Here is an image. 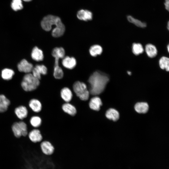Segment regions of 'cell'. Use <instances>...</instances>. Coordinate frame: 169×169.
Returning <instances> with one entry per match:
<instances>
[{"label":"cell","mask_w":169,"mask_h":169,"mask_svg":"<svg viewBox=\"0 0 169 169\" xmlns=\"http://www.w3.org/2000/svg\"><path fill=\"white\" fill-rule=\"evenodd\" d=\"M110 80L109 76L99 71H96L90 76L88 82L90 93L93 95L100 94L104 90Z\"/></svg>","instance_id":"cell-1"},{"label":"cell","mask_w":169,"mask_h":169,"mask_svg":"<svg viewBox=\"0 0 169 169\" xmlns=\"http://www.w3.org/2000/svg\"><path fill=\"white\" fill-rule=\"evenodd\" d=\"M41 25L44 30L50 31L53 25L56 26L52 32V35L54 37H60L63 35L65 31V27L60 18L52 15H48L42 20Z\"/></svg>","instance_id":"cell-2"},{"label":"cell","mask_w":169,"mask_h":169,"mask_svg":"<svg viewBox=\"0 0 169 169\" xmlns=\"http://www.w3.org/2000/svg\"><path fill=\"white\" fill-rule=\"evenodd\" d=\"M40 84L39 79L34 77L32 74L27 73L23 78L21 86L25 91H31L35 90Z\"/></svg>","instance_id":"cell-3"},{"label":"cell","mask_w":169,"mask_h":169,"mask_svg":"<svg viewBox=\"0 0 169 169\" xmlns=\"http://www.w3.org/2000/svg\"><path fill=\"white\" fill-rule=\"evenodd\" d=\"M73 89L76 95L80 100H88L90 93L84 83L79 81H76L73 84Z\"/></svg>","instance_id":"cell-4"},{"label":"cell","mask_w":169,"mask_h":169,"mask_svg":"<svg viewBox=\"0 0 169 169\" xmlns=\"http://www.w3.org/2000/svg\"><path fill=\"white\" fill-rule=\"evenodd\" d=\"M14 136L19 138L21 136H26L28 135V127L26 124L23 121L14 122L11 127Z\"/></svg>","instance_id":"cell-5"},{"label":"cell","mask_w":169,"mask_h":169,"mask_svg":"<svg viewBox=\"0 0 169 169\" xmlns=\"http://www.w3.org/2000/svg\"><path fill=\"white\" fill-rule=\"evenodd\" d=\"M42 152L44 155L50 156L52 154L54 151V148L49 142L44 141L42 142L40 145Z\"/></svg>","instance_id":"cell-6"},{"label":"cell","mask_w":169,"mask_h":169,"mask_svg":"<svg viewBox=\"0 0 169 169\" xmlns=\"http://www.w3.org/2000/svg\"><path fill=\"white\" fill-rule=\"evenodd\" d=\"M17 67L19 71L24 72L27 74L32 72L33 68V65L25 59L21 60L18 64Z\"/></svg>","instance_id":"cell-7"},{"label":"cell","mask_w":169,"mask_h":169,"mask_svg":"<svg viewBox=\"0 0 169 169\" xmlns=\"http://www.w3.org/2000/svg\"><path fill=\"white\" fill-rule=\"evenodd\" d=\"M32 74L39 79H41V74L45 75L47 73V69L44 65H37L33 68Z\"/></svg>","instance_id":"cell-8"},{"label":"cell","mask_w":169,"mask_h":169,"mask_svg":"<svg viewBox=\"0 0 169 169\" xmlns=\"http://www.w3.org/2000/svg\"><path fill=\"white\" fill-rule=\"evenodd\" d=\"M28 135L30 141L33 143L40 142L43 138L40 131L36 129L31 131Z\"/></svg>","instance_id":"cell-9"},{"label":"cell","mask_w":169,"mask_h":169,"mask_svg":"<svg viewBox=\"0 0 169 169\" xmlns=\"http://www.w3.org/2000/svg\"><path fill=\"white\" fill-rule=\"evenodd\" d=\"M14 112L17 118L20 120L26 118L28 115V110L24 105H21L16 107Z\"/></svg>","instance_id":"cell-10"},{"label":"cell","mask_w":169,"mask_h":169,"mask_svg":"<svg viewBox=\"0 0 169 169\" xmlns=\"http://www.w3.org/2000/svg\"><path fill=\"white\" fill-rule=\"evenodd\" d=\"M77 16L79 20L87 21L92 19L93 14L89 10L81 9L78 11Z\"/></svg>","instance_id":"cell-11"},{"label":"cell","mask_w":169,"mask_h":169,"mask_svg":"<svg viewBox=\"0 0 169 169\" xmlns=\"http://www.w3.org/2000/svg\"><path fill=\"white\" fill-rule=\"evenodd\" d=\"M62 63L64 67L69 69L74 68L76 64V61L74 58L68 56L63 58Z\"/></svg>","instance_id":"cell-12"},{"label":"cell","mask_w":169,"mask_h":169,"mask_svg":"<svg viewBox=\"0 0 169 169\" xmlns=\"http://www.w3.org/2000/svg\"><path fill=\"white\" fill-rule=\"evenodd\" d=\"M10 103V100L4 95L0 94V113L6 111Z\"/></svg>","instance_id":"cell-13"},{"label":"cell","mask_w":169,"mask_h":169,"mask_svg":"<svg viewBox=\"0 0 169 169\" xmlns=\"http://www.w3.org/2000/svg\"><path fill=\"white\" fill-rule=\"evenodd\" d=\"M52 55L55 58V62L58 63L60 59L64 57L65 50L62 47H56L52 50Z\"/></svg>","instance_id":"cell-14"},{"label":"cell","mask_w":169,"mask_h":169,"mask_svg":"<svg viewBox=\"0 0 169 169\" xmlns=\"http://www.w3.org/2000/svg\"><path fill=\"white\" fill-rule=\"evenodd\" d=\"M28 106L35 113H38L40 111L42 108L41 102L36 99L30 100L28 103Z\"/></svg>","instance_id":"cell-15"},{"label":"cell","mask_w":169,"mask_h":169,"mask_svg":"<svg viewBox=\"0 0 169 169\" xmlns=\"http://www.w3.org/2000/svg\"><path fill=\"white\" fill-rule=\"evenodd\" d=\"M89 106L92 110L98 111L102 105L100 99L98 96L94 97L91 99L89 102Z\"/></svg>","instance_id":"cell-16"},{"label":"cell","mask_w":169,"mask_h":169,"mask_svg":"<svg viewBox=\"0 0 169 169\" xmlns=\"http://www.w3.org/2000/svg\"><path fill=\"white\" fill-rule=\"evenodd\" d=\"M31 56L33 60L37 61H42L44 57L42 51L36 46L33 48Z\"/></svg>","instance_id":"cell-17"},{"label":"cell","mask_w":169,"mask_h":169,"mask_svg":"<svg viewBox=\"0 0 169 169\" xmlns=\"http://www.w3.org/2000/svg\"><path fill=\"white\" fill-rule=\"evenodd\" d=\"M145 50L147 56L150 58H154L157 54V51L156 47L151 44H147L146 45Z\"/></svg>","instance_id":"cell-18"},{"label":"cell","mask_w":169,"mask_h":169,"mask_svg":"<svg viewBox=\"0 0 169 169\" xmlns=\"http://www.w3.org/2000/svg\"><path fill=\"white\" fill-rule=\"evenodd\" d=\"M60 94L61 98L66 102L70 101L72 98V92L67 87H64L63 88L61 91Z\"/></svg>","instance_id":"cell-19"},{"label":"cell","mask_w":169,"mask_h":169,"mask_svg":"<svg viewBox=\"0 0 169 169\" xmlns=\"http://www.w3.org/2000/svg\"><path fill=\"white\" fill-rule=\"evenodd\" d=\"M127 19L129 22L139 28H145L147 26L146 23L136 18L131 15L127 16Z\"/></svg>","instance_id":"cell-20"},{"label":"cell","mask_w":169,"mask_h":169,"mask_svg":"<svg viewBox=\"0 0 169 169\" xmlns=\"http://www.w3.org/2000/svg\"><path fill=\"white\" fill-rule=\"evenodd\" d=\"M105 116L109 119L114 121L117 120L119 117L118 112L115 109L110 108L106 112Z\"/></svg>","instance_id":"cell-21"},{"label":"cell","mask_w":169,"mask_h":169,"mask_svg":"<svg viewBox=\"0 0 169 169\" xmlns=\"http://www.w3.org/2000/svg\"><path fill=\"white\" fill-rule=\"evenodd\" d=\"M148 105L146 102L137 103L135 106L136 111L140 113H146L148 111Z\"/></svg>","instance_id":"cell-22"},{"label":"cell","mask_w":169,"mask_h":169,"mask_svg":"<svg viewBox=\"0 0 169 169\" xmlns=\"http://www.w3.org/2000/svg\"><path fill=\"white\" fill-rule=\"evenodd\" d=\"M62 108L64 112L71 115H74L76 114V110L75 108L69 103L63 104Z\"/></svg>","instance_id":"cell-23"},{"label":"cell","mask_w":169,"mask_h":169,"mask_svg":"<svg viewBox=\"0 0 169 169\" xmlns=\"http://www.w3.org/2000/svg\"><path fill=\"white\" fill-rule=\"evenodd\" d=\"M103 51L102 47L100 45L95 44L92 46L89 49L90 54L93 57L101 54Z\"/></svg>","instance_id":"cell-24"},{"label":"cell","mask_w":169,"mask_h":169,"mask_svg":"<svg viewBox=\"0 0 169 169\" xmlns=\"http://www.w3.org/2000/svg\"><path fill=\"white\" fill-rule=\"evenodd\" d=\"M14 74V71L13 70L5 68L2 70L1 76L4 79L9 80L12 79Z\"/></svg>","instance_id":"cell-25"},{"label":"cell","mask_w":169,"mask_h":169,"mask_svg":"<svg viewBox=\"0 0 169 169\" xmlns=\"http://www.w3.org/2000/svg\"><path fill=\"white\" fill-rule=\"evenodd\" d=\"M159 65L160 68L162 69H165L167 71L169 70V59L168 58L163 56L159 60Z\"/></svg>","instance_id":"cell-26"},{"label":"cell","mask_w":169,"mask_h":169,"mask_svg":"<svg viewBox=\"0 0 169 169\" xmlns=\"http://www.w3.org/2000/svg\"><path fill=\"white\" fill-rule=\"evenodd\" d=\"M132 49L133 53L136 55L142 53L144 51V49L142 44L138 43H133Z\"/></svg>","instance_id":"cell-27"},{"label":"cell","mask_w":169,"mask_h":169,"mask_svg":"<svg viewBox=\"0 0 169 169\" xmlns=\"http://www.w3.org/2000/svg\"><path fill=\"white\" fill-rule=\"evenodd\" d=\"M30 123L33 127H39L42 123V120L40 117L38 116H33L31 117L29 120Z\"/></svg>","instance_id":"cell-28"},{"label":"cell","mask_w":169,"mask_h":169,"mask_svg":"<svg viewBox=\"0 0 169 169\" xmlns=\"http://www.w3.org/2000/svg\"><path fill=\"white\" fill-rule=\"evenodd\" d=\"M11 6L13 9L15 11L21 10L23 7L21 0H12Z\"/></svg>","instance_id":"cell-29"},{"label":"cell","mask_w":169,"mask_h":169,"mask_svg":"<svg viewBox=\"0 0 169 169\" xmlns=\"http://www.w3.org/2000/svg\"><path fill=\"white\" fill-rule=\"evenodd\" d=\"M54 76L56 79L62 78L64 76V72L62 68L59 66L54 67Z\"/></svg>","instance_id":"cell-30"},{"label":"cell","mask_w":169,"mask_h":169,"mask_svg":"<svg viewBox=\"0 0 169 169\" xmlns=\"http://www.w3.org/2000/svg\"><path fill=\"white\" fill-rule=\"evenodd\" d=\"M164 5L165 9L168 11H169V0H165Z\"/></svg>","instance_id":"cell-31"},{"label":"cell","mask_w":169,"mask_h":169,"mask_svg":"<svg viewBox=\"0 0 169 169\" xmlns=\"http://www.w3.org/2000/svg\"><path fill=\"white\" fill-rule=\"evenodd\" d=\"M127 73L128 74V75H131V72L130 71H128L127 72Z\"/></svg>","instance_id":"cell-32"},{"label":"cell","mask_w":169,"mask_h":169,"mask_svg":"<svg viewBox=\"0 0 169 169\" xmlns=\"http://www.w3.org/2000/svg\"><path fill=\"white\" fill-rule=\"evenodd\" d=\"M167 51H168V52H169V45H168V44L167 45Z\"/></svg>","instance_id":"cell-33"},{"label":"cell","mask_w":169,"mask_h":169,"mask_svg":"<svg viewBox=\"0 0 169 169\" xmlns=\"http://www.w3.org/2000/svg\"><path fill=\"white\" fill-rule=\"evenodd\" d=\"M167 28L168 29V30L169 29V22H168V23H167Z\"/></svg>","instance_id":"cell-34"},{"label":"cell","mask_w":169,"mask_h":169,"mask_svg":"<svg viewBox=\"0 0 169 169\" xmlns=\"http://www.w3.org/2000/svg\"><path fill=\"white\" fill-rule=\"evenodd\" d=\"M23 1L25 2H29L31 1V0H23Z\"/></svg>","instance_id":"cell-35"}]
</instances>
